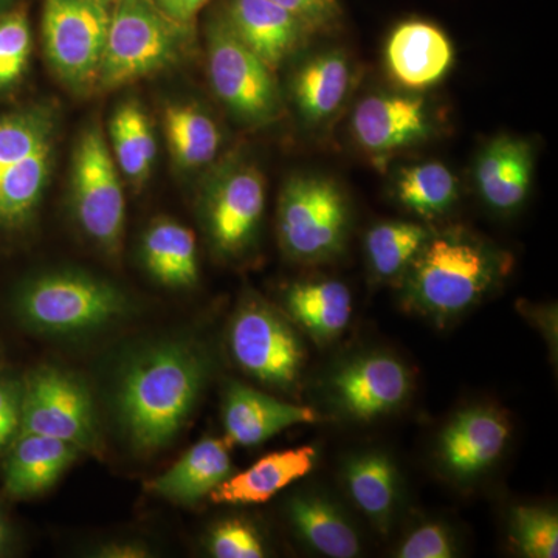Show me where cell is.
<instances>
[{"label":"cell","mask_w":558,"mask_h":558,"mask_svg":"<svg viewBox=\"0 0 558 558\" xmlns=\"http://www.w3.org/2000/svg\"><path fill=\"white\" fill-rule=\"evenodd\" d=\"M227 440L242 447L259 446L293 425L319 421L317 411L310 407L282 402L231 381L226 389L222 409Z\"/></svg>","instance_id":"2e32d148"},{"label":"cell","mask_w":558,"mask_h":558,"mask_svg":"<svg viewBox=\"0 0 558 558\" xmlns=\"http://www.w3.org/2000/svg\"><path fill=\"white\" fill-rule=\"evenodd\" d=\"M534 156L524 140L499 135L481 150L475 182L488 207L512 211L526 201L532 183Z\"/></svg>","instance_id":"d6986e66"},{"label":"cell","mask_w":558,"mask_h":558,"mask_svg":"<svg viewBox=\"0 0 558 558\" xmlns=\"http://www.w3.org/2000/svg\"><path fill=\"white\" fill-rule=\"evenodd\" d=\"M454 543L450 532L440 524L428 523L411 532L400 546V558H451Z\"/></svg>","instance_id":"8d00e7d4"},{"label":"cell","mask_w":558,"mask_h":558,"mask_svg":"<svg viewBox=\"0 0 558 558\" xmlns=\"http://www.w3.org/2000/svg\"><path fill=\"white\" fill-rule=\"evenodd\" d=\"M509 435L501 414L487 409L462 411L440 436V458L454 476L470 480L501 457Z\"/></svg>","instance_id":"e0dca14e"},{"label":"cell","mask_w":558,"mask_h":558,"mask_svg":"<svg viewBox=\"0 0 558 558\" xmlns=\"http://www.w3.org/2000/svg\"><path fill=\"white\" fill-rule=\"evenodd\" d=\"M333 395L351 416L369 421L399 407L410 391L405 366L389 355L352 360L332 377Z\"/></svg>","instance_id":"9a60e30c"},{"label":"cell","mask_w":558,"mask_h":558,"mask_svg":"<svg viewBox=\"0 0 558 558\" xmlns=\"http://www.w3.org/2000/svg\"><path fill=\"white\" fill-rule=\"evenodd\" d=\"M222 16L238 38L274 72L306 49L315 36L303 21L270 0H229Z\"/></svg>","instance_id":"4fadbf2b"},{"label":"cell","mask_w":558,"mask_h":558,"mask_svg":"<svg viewBox=\"0 0 558 558\" xmlns=\"http://www.w3.org/2000/svg\"><path fill=\"white\" fill-rule=\"evenodd\" d=\"M191 27L168 17L154 0H116L95 89L112 90L171 68Z\"/></svg>","instance_id":"7a4b0ae2"},{"label":"cell","mask_w":558,"mask_h":558,"mask_svg":"<svg viewBox=\"0 0 558 558\" xmlns=\"http://www.w3.org/2000/svg\"><path fill=\"white\" fill-rule=\"evenodd\" d=\"M344 481L360 510L377 529L387 531L398 497V472L391 459L381 453L349 459Z\"/></svg>","instance_id":"4316f807"},{"label":"cell","mask_w":558,"mask_h":558,"mask_svg":"<svg viewBox=\"0 0 558 558\" xmlns=\"http://www.w3.org/2000/svg\"><path fill=\"white\" fill-rule=\"evenodd\" d=\"M207 374V360L189 343H160L135 355L121 373L116 400L132 446H168L196 409Z\"/></svg>","instance_id":"6da1fadb"},{"label":"cell","mask_w":558,"mask_h":558,"mask_svg":"<svg viewBox=\"0 0 558 558\" xmlns=\"http://www.w3.org/2000/svg\"><path fill=\"white\" fill-rule=\"evenodd\" d=\"M510 537L520 553L529 558L558 556V519L556 513L542 508L513 509L510 517Z\"/></svg>","instance_id":"d6a6232c"},{"label":"cell","mask_w":558,"mask_h":558,"mask_svg":"<svg viewBox=\"0 0 558 558\" xmlns=\"http://www.w3.org/2000/svg\"><path fill=\"white\" fill-rule=\"evenodd\" d=\"M53 142L0 175V230H14L35 215L53 165Z\"/></svg>","instance_id":"484cf974"},{"label":"cell","mask_w":558,"mask_h":558,"mask_svg":"<svg viewBox=\"0 0 558 558\" xmlns=\"http://www.w3.org/2000/svg\"><path fill=\"white\" fill-rule=\"evenodd\" d=\"M83 453L64 440L20 432L3 464V484L11 498H33L49 490Z\"/></svg>","instance_id":"ac0fdd59"},{"label":"cell","mask_w":558,"mask_h":558,"mask_svg":"<svg viewBox=\"0 0 558 558\" xmlns=\"http://www.w3.org/2000/svg\"><path fill=\"white\" fill-rule=\"evenodd\" d=\"M10 545V529L9 524L3 520L2 513H0V554L5 553Z\"/></svg>","instance_id":"60d3db41"},{"label":"cell","mask_w":558,"mask_h":558,"mask_svg":"<svg viewBox=\"0 0 558 558\" xmlns=\"http://www.w3.org/2000/svg\"><path fill=\"white\" fill-rule=\"evenodd\" d=\"M303 21L312 32L329 33L339 27L343 9L340 0H270Z\"/></svg>","instance_id":"74e56055"},{"label":"cell","mask_w":558,"mask_h":558,"mask_svg":"<svg viewBox=\"0 0 558 558\" xmlns=\"http://www.w3.org/2000/svg\"><path fill=\"white\" fill-rule=\"evenodd\" d=\"M32 44L31 22L24 10L0 16V92L10 89L24 76Z\"/></svg>","instance_id":"836d02e7"},{"label":"cell","mask_w":558,"mask_h":558,"mask_svg":"<svg viewBox=\"0 0 558 558\" xmlns=\"http://www.w3.org/2000/svg\"><path fill=\"white\" fill-rule=\"evenodd\" d=\"M454 50L449 36L428 21L400 22L385 47L391 78L410 90L438 84L453 65Z\"/></svg>","instance_id":"5bb4252c"},{"label":"cell","mask_w":558,"mask_h":558,"mask_svg":"<svg viewBox=\"0 0 558 558\" xmlns=\"http://www.w3.org/2000/svg\"><path fill=\"white\" fill-rule=\"evenodd\" d=\"M142 259L150 277L171 288H190L199 278L196 236L174 220H157L146 230Z\"/></svg>","instance_id":"603a6c76"},{"label":"cell","mask_w":558,"mask_h":558,"mask_svg":"<svg viewBox=\"0 0 558 558\" xmlns=\"http://www.w3.org/2000/svg\"><path fill=\"white\" fill-rule=\"evenodd\" d=\"M231 355L260 384L290 388L299 380L304 348L295 330L269 304L250 300L230 326Z\"/></svg>","instance_id":"30bf717a"},{"label":"cell","mask_w":558,"mask_h":558,"mask_svg":"<svg viewBox=\"0 0 558 558\" xmlns=\"http://www.w3.org/2000/svg\"><path fill=\"white\" fill-rule=\"evenodd\" d=\"M154 2L168 17L191 27L209 0H154Z\"/></svg>","instance_id":"f35d334b"},{"label":"cell","mask_w":558,"mask_h":558,"mask_svg":"<svg viewBox=\"0 0 558 558\" xmlns=\"http://www.w3.org/2000/svg\"><path fill=\"white\" fill-rule=\"evenodd\" d=\"M289 515L301 538L323 556H359L357 532L332 502L317 495H301L290 501Z\"/></svg>","instance_id":"d4e9b609"},{"label":"cell","mask_w":558,"mask_h":558,"mask_svg":"<svg viewBox=\"0 0 558 558\" xmlns=\"http://www.w3.org/2000/svg\"><path fill=\"white\" fill-rule=\"evenodd\" d=\"M16 314L28 329L73 336L106 328L130 314L128 296L105 279L83 271H50L17 293Z\"/></svg>","instance_id":"3957f363"},{"label":"cell","mask_w":558,"mask_h":558,"mask_svg":"<svg viewBox=\"0 0 558 558\" xmlns=\"http://www.w3.org/2000/svg\"><path fill=\"white\" fill-rule=\"evenodd\" d=\"M110 140L119 170L135 186H142L156 163L157 142L138 102L126 101L117 109L110 120Z\"/></svg>","instance_id":"f1b7e54d"},{"label":"cell","mask_w":558,"mask_h":558,"mask_svg":"<svg viewBox=\"0 0 558 558\" xmlns=\"http://www.w3.org/2000/svg\"><path fill=\"white\" fill-rule=\"evenodd\" d=\"M163 128L172 159L183 170H197L218 156L222 134L218 123L199 106H168Z\"/></svg>","instance_id":"83f0119b"},{"label":"cell","mask_w":558,"mask_h":558,"mask_svg":"<svg viewBox=\"0 0 558 558\" xmlns=\"http://www.w3.org/2000/svg\"><path fill=\"white\" fill-rule=\"evenodd\" d=\"M54 130L53 110L43 106L0 117V175L54 142Z\"/></svg>","instance_id":"1f68e13d"},{"label":"cell","mask_w":558,"mask_h":558,"mask_svg":"<svg viewBox=\"0 0 558 558\" xmlns=\"http://www.w3.org/2000/svg\"><path fill=\"white\" fill-rule=\"evenodd\" d=\"M229 444L202 439L167 472L150 481L148 490L175 505H194L231 475Z\"/></svg>","instance_id":"7402d4cb"},{"label":"cell","mask_w":558,"mask_h":558,"mask_svg":"<svg viewBox=\"0 0 558 558\" xmlns=\"http://www.w3.org/2000/svg\"><path fill=\"white\" fill-rule=\"evenodd\" d=\"M208 550L218 558H260L266 556L263 539L256 529L244 520H226L213 529Z\"/></svg>","instance_id":"e575fe53"},{"label":"cell","mask_w":558,"mask_h":558,"mask_svg":"<svg viewBox=\"0 0 558 558\" xmlns=\"http://www.w3.org/2000/svg\"><path fill=\"white\" fill-rule=\"evenodd\" d=\"M146 550L142 548V546L135 545H112L109 548H105L101 550L102 557H117V558H126V557H145Z\"/></svg>","instance_id":"ab89813d"},{"label":"cell","mask_w":558,"mask_h":558,"mask_svg":"<svg viewBox=\"0 0 558 558\" xmlns=\"http://www.w3.org/2000/svg\"><path fill=\"white\" fill-rule=\"evenodd\" d=\"M286 306L315 340L328 341L347 329L352 315V296L343 282L332 279L299 282L286 292Z\"/></svg>","instance_id":"cb8c5ba5"},{"label":"cell","mask_w":558,"mask_h":558,"mask_svg":"<svg viewBox=\"0 0 558 558\" xmlns=\"http://www.w3.org/2000/svg\"><path fill=\"white\" fill-rule=\"evenodd\" d=\"M352 68L340 50H326L307 58L292 80V97L301 119L311 126L328 123L347 101Z\"/></svg>","instance_id":"ffe728a7"},{"label":"cell","mask_w":558,"mask_h":558,"mask_svg":"<svg viewBox=\"0 0 558 558\" xmlns=\"http://www.w3.org/2000/svg\"><path fill=\"white\" fill-rule=\"evenodd\" d=\"M207 57L213 90L238 120L264 126L281 116L274 70L238 38L222 14L209 22Z\"/></svg>","instance_id":"8992f818"},{"label":"cell","mask_w":558,"mask_h":558,"mask_svg":"<svg viewBox=\"0 0 558 558\" xmlns=\"http://www.w3.org/2000/svg\"><path fill=\"white\" fill-rule=\"evenodd\" d=\"M457 175L440 161H424L403 168L396 175V199L410 211L433 218L449 211L458 201Z\"/></svg>","instance_id":"f546056e"},{"label":"cell","mask_w":558,"mask_h":558,"mask_svg":"<svg viewBox=\"0 0 558 558\" xmlns=\"http://www.w3.org/2000/svg\"><path fill=\"white\" fill-rule=\"evenodd\" d=\"M266 208L263 172L247 161H233L215 175L204 197L209 242L226 258L240 256L258 236Z\"/></svg>","instance_id":"8fae6325"},{"label":"cell","mask_w":558,"mask_h":558,"mask_svg":"<svg viewBox=\"0 0 558 558\" xmlns=\"http://www.w3.org/2000/svg\"><path fill=\"white\" fill-rule=\"evenodd\" d=\"M498 263L490 250L458 234L428 238L409 269L411 300L436 317L469 310L490 288Z\"/></svg>","instance_id":"277c9868"},{"label":"cell","mask_w":558,"mask_h":558,"mask_svg":"<svg viewBox=\"0 0 558 558\" xmlns=\"http://www.w3.org/2000/svg\"><path fill=\"white\" fill-rule=\"evenodd\" d=\"M20 432L64 440L97 451V413L86 385L54 366H40L24 379Z\"/></svg>","instance_id":"9c48e42d"},{"label":"cell","mask_w":558,"mask_h":558,"mask_svg":"<svg viewBox=\"0 0 558 558\" xmlns=\"http://www.w3.org/2000/svg\"><path fill=\"white\" fill-rule=\"evenodd\" d=\"M100 128L81 134L72 161V207L81 230L109 255H119L123 240V183Z\"/></svg>","instance_id":"ba28073f"},{"label":"cell","mask_w":558,"mask_h":558,"mask_svg":"<svg viewBox=\"0 0 558 558\" xmlns=\"http://www.w3.org/2000/svg\"><path fill=\"white\" fill-rule=\"evenodd\" d=\"M3 2H5V0H0V5H2Z\"/></svg>","instance_id":"b9f144b4"},{"label":"cell","mask_w":558,"mask_h":558,"mask_svg":"<svg viewBox=\"0 0 558 558\" xmlns=\"http://www.w3.org/2000/svg\"><path fill=\"white\" fill-rule=\"evenodd\" d=\"M428 238L427 229L417 223H379L366 236V255L371 269L379 278L400 277L409 271Z\"/></svg>","instance_id":"4dcf8cb0"},{"label":"cell","mask_w":558,"mask_h":558,"mask_svg":"<svg viewBox=\"0 0 558 558\" xmlns=\"http://www.w3.org/2000/svg\"><path fill=\"white\" fill-rule=\"evenodd\" d=\"M351 130L360 148L380 159L432 137L435 120L418 95L377 94L359 102Z\"/></svg>","instance_id":"7c38bea8"},{"label":"cell","mask_w":558,"mask_h":558,"mask_svg":"<svg viewBox=\"0 0 558 558\" xmlns=\"http://www.w3.org/2000/svg\"><path fill=\"white\" fill-rule=\"evenodd\" d=\"M349 211L343 191L322 175H293L279 199L278 230L292 258L323 260L339 255L348 236Z\"/></svg>","instance_id":"5b68a950"},{"label":"cell","mask_w":558,"mask_h":558,"mask_svg":"<svg viewBox=\"0 0 558 558\" xmlns=\"http://www.w3.org/2000/svg\"><path fill=\"white\" fill-rule=\"evenodd\" d=\"M116 0H46L43 38L58 78L75 92L94 89Z\"/></svg>","instance_id":"52a82bcc"},{"label":"cell","mask_w":558,"mask_h":558,"mask_svg":"<svg viewBox=\"0 0 558 558\" xmlns=\"http://www.w3.org/2000/svg\"><path fill=\"white\" fill-rule=\"evenodd\" d=\"M22 391L24 380L7 371H0V458L20 433Z\"/></svg>","instance_id":"d590c367"},{"label":"cell","mask_w":558,"mask_h":558,"mask_svg":"<svg viewBox=\"0 0 558 558\" xmlns=\"http://www.w3.org/2000/svg\"><path fill=\"white\" fill-rule=\"evenodd\" d=\"M315 459L314 447L275 451L244 472L230 475L208 497L216 505H260L304 478L314 469Z\"/></svg>","instance_id":"44dd1931"}]
</instances>
